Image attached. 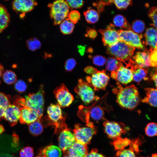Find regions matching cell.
<instances>
[{"label":"cell","mask_w":157,"mask_h":157,"mask_svg":"<svg viewBox=\"0 0 157 157\" xmlns=\"http://www.w3.org/2000/svg\"><path fill=\"white\" fill-rule=\"evenodd\" d=\"M48 6L50 8V16L54 25L60 24L68 16L69 7L66 1H56Z\"/></svg>","instance_id":"5b68a950"},{"label":"cell","mask_w":157,"mask_h":157,"mask_svg":"<svg viewBox=\"0 0 157 157\" xmlns=\"http://www.w3.org/2000/svg\"><path fill=\"white\" fill-rule=\"evenodd\" d=\"M146 42L153 49L157 48V30L154 28H147L145 33Z\"/></svg>","instance_id":"cb8c5ba5"},{"label":"cell","mask_w":157,"mask_h":157,"mask_svg":"<svg viewBox=\"0 0 157 157\" xmlns=\"http://www.w3.org/2000/svg\"><path fill=\"white\" fill-rule=\"evenodd\" d=\"M152 157H157V154H152Z\"/></svg>","instance_id":"6f0895ef"},{"label":"cell","mask_w":157,"mask_h":157,"mask_svg":"<svg viewBox=\"0 0 157 157\" xmlns=\"http://www.w3.org/2000/svg\"><path fill=\"white\" fill-rule=\"evenodd\" d=\"M5 109L0 107V119L3 118Z\"/></svg>","instance_id":"11a10c76"},{"label":"cell","mask_w":157,"mask_h":157,"mask_svg":"<svg viewBox=\"0 0 157 157\" xmlns=\"http://www.w3.org/2000/svg\"><path fill=\"white\" fill-rule=\"evenodd\" d=\"M11 99L10 96L0 92V107L6 109L11 104Z\"/></svg>","instance_id":"8d00e7d4"},{"label":"cell","mask_w":157,"mask_h":157,"mask_svg":"<svg viewBox=\"0 0 157 157\" xmlns=\"http://www.w3.org/2000/svg\"><path fill=\"white\" fill-rule=\"evenodd\" d=\"M58 138V145L60 149L65 152L75 142L74 134L66 126L60 131Z\"/></svg>","instance_id":"9a60e30c"},{"label":"cell","mask_w":157,"mask_h":157,"mask_svg":"<svg viewBox=\"0 0 157 157\" xmlns=\"http://www.w3.org/2000/svg\"><path fill=\"white\" fill-rule=\"evenodd\" d=\"M62 154L61 150L59 147L51 145L42 149L39 154L45 157H61Z\"/></svg>","instance_id":"7402d4cb"},{"label":"cell","mask_w":157,"mask_h":157,"mask_svg":"<svg viewBox=\"0 0 157 157\" xmlns=\"http://www.w3.org/2000/svg\"><path fill=\"white\" fill-rule=\"evenodd\" d=\"M2 78L6 84L11 85L15 83L17 80V76L15 73L10 70H6L4 72Z\"/></svg>","instance_id":"d6a6232c"},{"label":"cell","mask_w":157,"mask_h":157,"mask_svg":"<svg viewBox=\"0 0 157 157\" xmlns=\"http://www.w3.org/2000/svg\"><path fill=\"white\" fill-rule=\"evenodd\" d=\"M93 63L95 65L99 66H103L106 63V60L105 58L101 56H96L92 58Z\"/></svg>","instance_id":"bcb514c9"},{"label":"cell","mask_w":157,"mask_h":157,"mask_svg":"<svg viewBox=\"0 0 157 157\" xmlns=\"http://www.w3.org/2000/svg\"><path fill=\"white\" fill-rule=\"evenodd\" d=\"M20 157H33L34 151L33 148L27 146L22 149L19 152Z\"/></svg>","instance_id":"f35d334b"},{"label":"cell","mask_w":157,"mask_h":157,"mask_svg":"<svg viewBox=\"0 0 157 157\" xmlns=\"http://www.w3.org/2000/svg\"><path fill=\"white\" fill-rule=\"evenodd\" d=\"M5 131L3 126L0 123V135L2 134Z\"/></svg>","instance_id":"9f6ffc18"},{"label":"cell","mask_w":157,"mask_h":157,"mask_svg":"<svg viewBox=\"0 0 157 157\" xmlns=\"http://www.w3.org/2000/svg\"><path fill=\"white\" fill-rule=\"evenodd\" d=\"M44 94L43 85L41 84L38 92L30 93L24 98L25 105L36 113L38 117V120L40 121H41L43 115Z\"/></svg>","instance_id":"7a4b0ae2"},{"label":"cell","mask_w":157,"mask_h":157,"mask_svg":"<svg viewBox=\"0 0 157 157\" xmlns=\"http://www.w3.org/2000/svg\"><path fill=\"white\" fill-rule=\"evenodd\" d=\"M86 31L88 36L91 38L94 39L97 36V32L94 29L88 28L87 29Z\"/></svg>","instance_id":"681fc988"},{"label":"cell","mask_w":157,"mask_h":157,"mask_svg":"<svg viewBox=\"0 0 157 157\" xmlns=\"http://www.w3.org/2000/svg\"><path fill=\"white\" fill-rule=\"evenodd\" d=\"M65 152L69 157H85L88 153V149L87 145L76 141Z\"/></svg>","instance_id":"d6986e66"},{"label":"cell","mask_w":157,"mask_h":157,"mask_svg":"<svg viewBox=\"0 0 157 157\" xmlns=\"http://www.w3.org/2000/svg\"><path fill=\"white\" fill-rule=\"evenodd\" d=\"M113 2V0L100 1L98 3L94 4V5H95L97 7L99 13L103 11L104 6L108 4H110Z\"/></svg>","instance_id":"7dc6e473"},{"label":"cell","mask_w":157,"mask_h":157,"mask_svg":"<svg viewBox=\"0 0 157 157\" xmlns=\"http://www.w3.org/2000/svg\"><path fill=\"white\" fill-rule=\"evenodd\" d=\"M111 77L123 85H126L133 80L132 71L128 64L125 66L122 63L115 71L111 72Z\"/></svg>","instance_id":"4fadbf2b"},{"label":"cell","mask_w":157,"mask_h":157,"mask_svg":"<svg viewBox=\"0 0 157 157\" xmlns=\"http://www.w3.org/2000/svg\"><path fill=\"white\" fill-rule=\"evenodd\" d=\"M113 22L114 26L131 30V26L128 23L126 19L121 15H116L113 18Z\"/></svg>","instance_id":"f546056e"},{"label":"cell","mask_w":157,"mask_h":157,"mask_svg":"<svg viewBox=\"0 0 157 157\" xmlns=\"http://www.w3.org/2000/svg\"><path fill=\"white\" fill-rule=\"evenodd\" d=\"M117 91L116 101L121 107L132 110L138 105L140 97L137 88L134 85L124 88L119 86Z\"/></svg>","instance_id":"6da1fadb"},{"label":"cell","mask_w":157,"mask_h":157,"mask_svg":"<svg viewBox=\"0 0 157 157\" xmlns=\"http://www.w3.org/2000/svg\"><path fill=\"white\" fill-rule=\"evenodd\" d=\"M84 70L86 73L92 75L94 74L98 71L96 68L90 66L86 67Z\"/></svg>","instance_id":"f907efd6"},{"label":"cell","mask_w":157,"mask_h":157,"mask_svg":"<svg viewBox=\"0 0 157 157\" xmlns=\"http://www.w3.org/2000/svg\"><path fill=\"white\" fill-rule=\"evenodd\" d=\"M128 64L132 69L133 74V80L137 82H140L143 80H146L147 78V72L145 68L141 67L131 59Z\"/></svg>","instance_id":"ffe728a7"},{"label":"cell","mask_w":157,"mask_h":157,"mask_svg":"<svg viewBox=\"0 0 157 157\" xmlns=\"http://www.w3.org/2000/svg\"><path fill=\"white\" fill-rule=\"evenodd\" d=\"M78 48L79 53L81 56H83L85 51V47L81 45H78Z\"/></svg>","instance_id":"816d5d0a"},{"label":"cell","mask_w":157,"mask_h":157,"mask_svg":"<svg viewBox=\"0 0 157 157\" xmlns=\"http://www.w3.org/2000/svg\"><path fill=\"white\" fill-rule=\"evenodd\" d=\"M132 140L127 138H122L121 137L117 139L112 142V144L115 150L117 151L122 150L131 144Z\"/></svg>","instance_id":"4316f807"},{"label":"cell","mask_w":157,"mask_h":157,"mask_svg":"<svg viewBox=\"0 0 157 157\" xmlns=\"http://www.w3.org/2000/svg\"><path fill=\"white\" fill-rule=\"evenodd\" d=\"M149 57L151 66L157 68V48L151 51Z\"/></svg>","instance_id":"7bdbcfd3"},{"label":"cell","mask_w":157,"mask_h":157,"mask_svg":"<svg viewBox=\"0 0 157 157\" xmlns=\"http://www.w3.org/2000/svg\"><path fill=\"white\" fill-rule=\"evenodd\" d=\"M135 48L119 41L115 44L107 47V53L119 61L125 62L132 57Z\"/></svg>","instance_id":"3957f363"},{"label":"cell","mask_w":157,"mask_h":157,"mask_svg":"<svg viewBox=\"0 0 157 157\" xmlns=\"http://www.w3.org/2000/svg\"><path fill=\"white\" fill-rule=\"evenodd\" d=\"M133 60L139 67L145 68L151 66L149 53L145 51H138L133 56Z\"/></svg>","instance_id":"44dd1931"},{"label":"cell","mask_w":157,"mask_h":157,"mask_svg":"<svg viewBox=\"0 0 157 157\" xmlns=\"http://www.w3.org/2000/svg\"><path fill=\"white\" fill-rule=\"evenodd\" d=\"M36 157H45L44 156H38Z\"/></svg>","instance_id":"680465c9"},{"label":"cell","mask_w":157,"mask_h":157,"mask_svg":"<svg viewBox=\"0 0 157 157\" xmlns=\"http://www.w3.org/2000/svg\"><path fill=\"white\" fill-rule=\"evenodd\" d=\"M145 27L144 22L140 20H136L133 22L131 26V30L136 33H142Z\"/></svg>","instance_id":"e575fe53"},{"label":"cell","mask_w":157,"mask_h":157,"mask_svg":"<svg viewBox=\"0 0 157 157\" xmlns=\"http://www.w3.org/2000/svg\"><path fill=\"white\" fill-rule=\"evenodd\" d=\"M19 108L20 115L19 120L21 123L29 124L38 120L37 114L30 108L25 105Z\"/></svg>","instance_id":"ac0fdd59"},{"label":"cell","mask_w":157,"mask_h":157,"mask_svg":"<svg viewBox=\"0 0 157 157\" xmlns=\"http://www.w3.org/2000/svg\"><path fill=\"white\" fill-rule=\"evenodd\" d=\"M94 89L92 85L79 79L78 84L75 87L74 91L85 104H89L94 100H98L99 97L95 96Z\"/></svg>","instance_id":"8992f818"},{"label":"cell","mask_w":157,"mask_h":157,"mask_svg":"<svg viewBox=\"0 0 157 157\" xmlns=\"http://www.w3.org/2000/svg\"><path fill=\"white\" fill-rule=\"evenodd\" d=\"M85 157H105L102 154L98 152L96 149H92L90 153H88Z\"/></svg>","instance_id":"c3c4849f"},{"label":"cell","mask_w":157,"mask_h":157,"mask_svg":"<svg viewBox=\"0 0 157 157\" xmlns=\"http://www.w3.org/2000/svg\"><path fill=\"white\" fill-rule=\"evenodd\" d=\"M86 21L90 24L96 23L99 19V14L95 10L90 9L83 13Z\"/></svg>","instance_id":"1f68e13d"},{"label":"cell","mask_w":157,"mask_h":157,"mask_svg":"<svg viewBox=\"0 0 157 157\" xmlns=\"http://www.w3.org/2000/svg\"><path fill=\"white\" fill-rule=\"evenodd\" d=\"M113 2L119 9H126L132 4V1L129 0H113Z\"/></svg>","instance_id":"74e56055"},{"label":"cell","mask_w":157,"mask_h":157,"mask_svg":"<svg viewBox=\"0 0 157 157\" xmlns=\"http://www.w3.org/2000/svg\"><path fill=\"white\" fill-rule=\"evenodd\" d=\"M53 93L61 107H69L74 100L73 96L63 83L57 87L54 90Z\"/></svg>","instance_id":"8fae6325"},{"label":"cell","mask_w":157,"mask_h":157,"mask_svg":"<svg viewBox=\"0 0 157 157\" xmlns=\"http://www.w3.org/2000/svg\"><path fill=\"white\" fill-rule=\"evenodd\" d=\"M145 132L149 137L157 135V124L153 122L148 123L145 128Z\"/></svg>","instance_id":"d590c367"},{"label":"cell","mask_w":157,"mask_h":157,"mask_svg":"<svg viewBox=\"0 0 157 157\" xmlns=\"http://www.w3.org/2000/svg\"><path fill=\"white\" fill-rule=\"evenodd\" d=\"M26 44L28 49L32 51H34L40 49L41 46L40 42L35 38H31L27 40Z\"/></svg>","instance_id":"836d02e7"},{"label":"cell","mask_w":157,"mask_h":157,"mask_svg":"<svg viewBox=\"0 0 157 157\" xmlns=\"http://www.w3.org/2000/svg\"><path fill=\"white\" fill-rule=\"evenodd\" d=\"M10 21V16L6 7L0 4V33L8 26Z\"/></svg>","instance_id":"603a6c76"},{"label":"cell","mask_w":157,"mask_h":157,"mask_svg":"<svg viewBox=\"0 0 157 157\" xmlns=\"http://www.w3.org/2000/svg\"><path fill=\"white\" fill-rule=\"evenodd\" d=\"M119 40L129 46L138 49H144L141 37L131 30H119Z\"/></svg>","instance_id":"9c48e42d"},{"label":"cell","mask_w":157,"mask_h":157,"mask_svg":"<svg viewBox=\"0 0 157 157\" xmlns=\"http://www.w3.org/2000/svg\"><path fill=\"white\" fill-rule=\"evenodd\" d=\"M99 31L102 35V40L105 46L113 45L119 41V30L114 28L112 24H110L105 29H99Z\"/></svg>","instance_id":"5bb4252c"},{"label":"cell","mask_w":157,"mask_h":157,"mask_svg":"<svg viewBox=\"0 0 157 157\" xmlns=\"http://www.w3.org/2000/svg\"><path fill=\"white\" fill-rule=\"evenodd\" d=\"M4 69L3 65L0 63V78L2 76L3 73L4 72ZM1 81L0 80V84L1 83Z\"/></svg>","instance_id":"db71d44e"},{"label":"cell","mask_w":157,"mask_h":157,"mask_svg":"<svg viewBox=\"0 0 157 157\" xmlns=\"http://www.w3.org/2000/svg\"><path fill=\"white\" fill-rule=\"evenodd\" d=\"M135 141H132L129 148L117 151V156L118 157H136L135 151L137 150L138 146Z\"/></svg>","instance_id":"484cf974"},{"label":"cell","mask_w":157,"mask_h":157,"mask_svg":"<svg viewBox=\"0 0 157 157\" xmlns=\"http://www.w3.org/2000/svg\"><path fill=\"white\" fill-rule=\"evenodd\" d=\"M76 64V61L74 59L69 58L66 61L65 63V69L67 71L70 72L74 69Z\"/></svg>","instance_id":"f6af8a7d"},{"label":"cell","mask_w":157,"mask_h":157,"mask_svg":"<svg viewBox=\"0 0 157 157\" xmlns=\"http://www.w3.org/2000/svg\"><path fill=\"white\" fill-rule=\"evenodd\" d=\"M103 125L105 133L109 138L114 140L120 138L128 130L123 123L115 121L106 120Z\"/></svg>","instance_id":"ba28073f"},{"label":"cell","mask_w":157,"mask_h":157,"mask_svg":"<svg viewBox=\"0 0 157 157\" xmlns=\"http://www.w3.org/2000/svg\"><path fill=\"white\" fill-rule=\"evenodd\" d=\"M86 79L88 83H91L94 90H105L108 84L110 77L105 71H98L90 77L87 76Z\"/></svg>","instance_id":"7c38bea8"},{"label":"cell","mask_w":157,"mask_h":157,"mask_svg":"<svg viewBox=\"0 0 157 157\" xmlns=\"http://www.w3.org/2000/svg\"><path fill=\"white\" fill-rule=\"evenodd\" d=\"M149 15L157 30V6L151 8L149 11Z\"/></svg>","instance_id":"b9f144b4"},{"label":"cell","mask_w":157,"mask_h":157,"mask_svg":"<svg viewBox=\"0 0 157 157\" xmlns=\"http://www.w3.org/2000/svg\"><path fill=\"white\" fill-rule=\"evenodd\" d=\"M28 128L30 133L34 136L40 135L43 131V127L41 121L38 120L29 124Z\"/></svg>","instance_id":"83f0119b"},{"label":"cell","mask_w":157,"mask_h":157,"mask_svg":"<svg viewBox=\"0 0 157 157\" xmlns=\"http://www.w3.org/2000/svg\"><path fill=\"white\" fill-rule=\"evenodd\" d=\"M145 91L146 96L142 100V101L152 106L157 107V89L149 88L146 89Z\"/></svg>","instance_id":"d4e9b609"},{"label":"cell","mask_w":157,"mask_h":157,"mask_svg":"<svg viewBox=\"0 0 157 157\" xmlns=\"http://www.w3.org/2000/svg\"><path fill=\"white\" fill-rule=\"evenodd\" d=\"M68 19L74 24L76 23L80 18V13L76 10H73L69 13Z\"/></svg>","instance_id":"ab89813d"},{"label":"cell","mask_w":157,"mask_h":157,"mask_svg":"<svg viewBox=\"0 0 157 157\" xmlns=\"http://www.w3.org/2000/svg\"><path fill=\"white\" fill-rule=\"evenodd\" d=\"M14 87L16 91L21 93L26 91L27 88V85L23 81L19 79L17 80L15 83Z\"/></svg>","instance_id":"60d3db41"},{"label":"cell","mask_w":157,"mask_h":157,"mask_svg":"<svg viewBox=\"0 0 157 157\" xmlns=\"http://www.w3.org/2000/svg\"><path fill=\"white\" fill-rule=\"evenodd\" d=\"M122 62L115 57H110L106 62V68L111 72L115 71L121 65Z\"/></svg>","instance_id":"4dcf8cb0"},{"label":"cell","mask_w":157,"mask_h":157,"mask_svg":"<svg viewBox=\"0 0 157 157\" xmlns=\"http://www.w3.org/2000/svg\"><path fill=\"white\" fill-rule=\"evenodd\" d=\"M37 4L35 0H16L12 3L13 9L17 12L25 13L30 12Z\"/></svg>","instance_id":"e0dca14e"},{"label":"cell","mask_w":157,"mask_h":157,"mask_svg":"<svg viewBox=\"0 0 157 157\" xmlns=\"http://www.w3.org/2000/svg\"><path fill=\"white\" fill-rule=\"evenodd\" d=\"M20 115L19 108L13 104L10 105L6 108L3 118L13 126L16 124L19 120Z\"/></svg>","instance_id":"2e32d148"},{"label":"cell","mask_w":157,"mask_h":157,"mask_svg":"<svg viewBox=\"0 0 157 157\" xmlns=\"http://www.w3.org/2000/svg\"><path fill=\"white\" fill-rule=\"evenodd\" d=\"M152 79L154 81L156 89H157V72L154 74L152 77Z\"/></svg>","instance_id":"f5cc1de1"},{"label":"cell","mask_w":157,"mask_h":157,"mask_svg":"<svg viewBox=\"0 0 157 157\" xmlns=\"http://www.w3.org/2000/svg\"><path fill=\"white\" fill-rule=\"evenodd\" d=\"M74 128L73 131L76 141L86 145L90 143L92 137L97 132L96 128L91 122L87 123L85 126L76 124Z\"/></svg>","instance_id":"277c9868"},{"label":"cell","mask_w":157,"mask_h":157,"mask_svg":"<svg viewBox=\"0 0 157 157\" xmlns=\"http://www.w3.org/2000/svg\"><path fill=\"white\" fill-rule=\"evenodd\" d=\"M47 113L49 119L55 126L56 130H60L65 124V116H63L61 107L58 104H51L47 108Z\"/></svg>","instance_id":"30bf717a"},{"label":"cell","mask_w":157,"mask_h":157,"mask_svg":"<svg viewBox=\"0 0 157 157\" xmlns=\"http://www.w3.org/2000/svg\"><path fill=\"white\" fill-rule=\"evenodd\" d=\"M60 29L61 32L64 35H69L73 31L74 28V24L68 18H66L60 23Z\"/></svg>","instance_id":"f1b7e54d"},{"label":"cell","mask_w":157,"mask_h":157,"mask_svg":"<svg viewBox=\"0 0 157 157\" xmlns=\"http://www.w3.org/2000/svg\"><path fill=\"white\" fill-rule=\"evenodd\" d=\"M69 7L73 8H81L83 5L84 2L82 0H69L66 1Z\"/></svg>","instance_id":"ee69618b"},{"label":"cell","mask_w":157,"mask_h":157,"mask_svg":"<svg viewBox=\"0 0 157 157\" xmlns=\"http://www.w3.org/2000/svg\"><path fill=\"white\" fill-rule=\"evenodd\" d=\"M78 114L80 117L88 123L91 118L94 121L98 122L103 118L104 114V109L99 105H93L88 107L82 106L79 107Z\"/></svg>","instance_id":"52a82bcc"}]
</instances>
